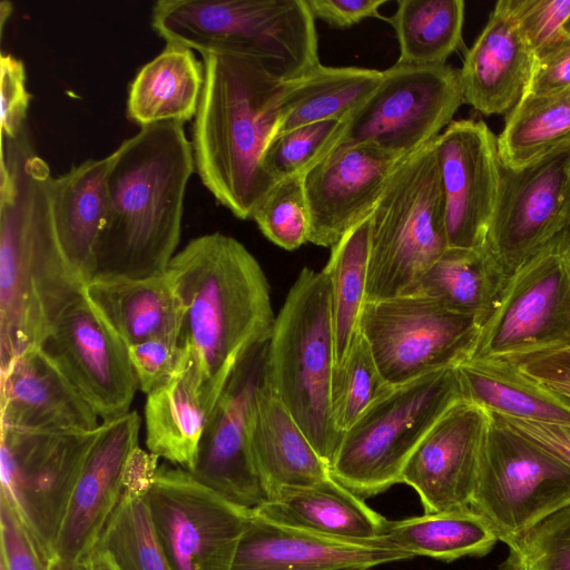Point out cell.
<instances>
[{
	"label": "cell",
	"instance_id": "50",
	"mask_svg": "<svg viewBox=\"0 0 570 570\" xmlns=\"http://www.w3.org/2000/svg\"><path fill=\"white\" fill-rule=\"evenodd\" d=\"M515 365L524 375L544 385L570 386V346L528 356Z\"/></svg>",
	"mask_w": 570,
	"mask_h": 570
},
{
	"label": "cell",
	"instance_id": "46",
	"mask_svg": "<svg viewBox=\"0 0 570 570\" xmlns=\"http://www.w3.org/2000/svg\"><path fill=\"white\" fill-rule=\"evenodd\" d=\"M1 138L14 139L27 127V116L31 99L27 90L26 68L20 59L1 53Z\"/></svg>",
	"mask_w": 570,
	"mask_h": 570
},
{
	"label": "cell",
	"instance_id": "53",
	"mask_svg": "<svg viewBox=\"0 0 570 570\" xmlns=\"http://www.w3.org/2000/svg\"><path fill=\"white\" fill-rule=\"evenodd\" d=\"M12 11V4L8 1H1L0 3V27L1 35H3V29L6 26V20L10 17Z\"/></svg>",
	"mask_w": 570,
	"mask_h": 570
},
{
	"label": "cell",
	"instance_id": "34",
	"mask_svg": "<svg viewBox=\"0 0 570 570\" xmlns=\"http://www.w3.org/2000/svg\"><path fill=\"white\" fill-rule=\"evenodd\" d=\"M381 540L413 558L446 562L484 556L499 541L488 521L472 508L387 521Z\"/></svg>",
	"mask_w": 570,
	"mask_h": 570
},
{
	"label": "cell",
	"instance_id": "13",
	"mask_svg": "<svg viewBox=\"0 0 570 570\" xmlns=\"http://www.w3.org/2000/svg\"><path fill=\"white\" fill-rule=\"evenodd\" d=\"M570 226V146L521 168L501 164L499 195L482 248L500 293L507 281Z\"/></svg>",
	"mask_w": 570,
	"mask_h": 570
},
{
	"label": "cell",
	"instance_id": "27",
	"mask_svg": "<svg viewBox=\"0 0 570 570\" xmlns=\"http://www.w3.org/2000/svg\"><path fill=\"white\" fill-rule=\"evenodd\" d=\"M254 511L285 527L348 541L381 540L389 521L331 475L313 485L282 489Z\"/></svg>",
	"mask_w": 570,
	"mask_h": 570
},
{
	"label": "cell",
	"instance_id": "32",
	"mask_svg": "<svg viewBox=\"0 0 570 570\" xmlns=\"http://www.w3.org/2000/svg\"><path fill=\"white\" fill-rule=\"evenodd\" d=\"M158 460L140 446L135 449L121 499L96 546L108 552L120 570H171L147 502V490L159 465Z\"/></svg>",
	"mask_w": 570,
	"mask_h": 570
},
{
	"label": "cell",
	"instance_id": "18",
	"mask_svg": "<svg viewBox=\"0 0 570 570\" xmlns=\"http://www.w3.org/2000/svg\"><path fill=\"white\" fill-rule=\"evenodd\" d=\"M445 200L449 247L482 249L494 213L501 161L482 120H453L434 139Z\"/></svg>",
	"mask_w": 570,
	"mask_h": 570
},
{
	"label": "cell",
	"instance_id": "16",
	"mask_svg": "<svg viewBox=\"0 0 570 570\" xmlns=\"http://www.w3.org/2000/svg\"><path fill=\"white\" fill-rule=\"evenodd\" d=\"M267 343L252 347L235 366L209 414L190 471L203 484L252 511L268 501L250 449V420L264 380Z\"/></svg>",
	"mask_w": 570,
	"mask_h": 570
},
{
	"label": "cell",
	"instance_id": "28",
	"mask_svg": "<svg viewBox=\"0 0 570 570\" xmlns=\"http://www.w3.org/2000/svg\"><path fill=\"white\" fill-rule=\"evenodd\" d=\"M112 154L88 159L52 178L51 205L62 252L83 285L94 278L95 252L108 209Z\"/></svg>",
	"mask_w": 570,
	"mask_h": 570
},
{
	"label": "cell",
	"instance_id": "26",
	"mask_svg": "<svg viewBox=\"0 0 570 570\" xmlns=\"http://www.w3.org/2000/svg\"><path fill=\"white\" fill-rule=\"evenodd\" d=\"M82 293L127 346L154 337L180 342L183 312L167 273L144 278L98 277Z\"/></svg>",
	"mask_w": 570,
	"mask_h": 570
},
{
	"label": "cell",
	"instance_id": "5",
	"mask_svg": "<svg viewBox=\"0 0 570 570\" xmlns=\"http://www.w3.org/2000/svg\"><path fill=\"white\" fill-rule=\"evenodd\" d=\"M151 27L167 43L250 57L288 81L321 65L306 0H159Z\"/></svg>",
	"mask_w": 570,
	"mask_h": 570
},
{
	"label": "cell",
	"instance_id": "44",
	"mask_svg": "<svg viewBox=\"0 0 570 570\" xmlns=\"http://www.w3.org/2000/svg\"><path fill=\"white\" fill-rule=\"evenodd\" d=\"M527 42L537 53L563 35L570 0H507Z\"/></svg>",
	"mask_w": 570,
	"mask_h": 570
},
{
	"label": "cell",
	"instance_id": "36",
	"mask_svg": "<svg viewBox=\"0 0 570 570\" xmlns=\"http://www.w3.org/2000/svg\"><path fill=\"white\" fill-rule=\"evenodd\" d=\"M500 161L521 168L570 146V88L549 92H523L497 137Z\"/></svg>",
	"mask_w": 570,
	"mask_h": 570
},
{
	"label": "cell",
	"instance_id": "19",
	"mask_svg": "<svg viewBox=\"0 0 570 570\" xmlns=\"http://www.w3.org/2000/svg\"><path fill=\"white\" fill-rule=\"evenodd\" d=\"M405 157L372 142L340 141L303 175L309 210L308 243L335 245L371 216Z\"/></svg>",
	"mask_w": 570,
	"mask_h": 570
},
{
	"label": "cell",
	"instance_id": "24",
	"mask_svg": "<svg viewBox=\"0 0 570 570\" xmlns=\"http://www.w3.org/2000/svg\"><path fill=\"white\" fill-rule=\"evenodd\" d=\"M534 53L510 11L500 0L459 70L464 102L483 115H501L521 98Z\"/></svg>",
	"mask_w": 570,
	"mask_h": 570
},
{
	"label": "cell",
	"instance_id": "9",
	"mask_svg": "<svg viewBox=\"0 0 570 570\" xmlns=\"http://www.w3.org/2000/svg\"><path fill=\"white\" fill-rule=\"evenodd\" d=\"M570 346V226L504 284L471 360L517 364Z\"/></svg>",
	"mask_w": 570,
	"mask_h": 570
},
{
	"label": "cell",
	"instance_id": "11",
	"mask_svg": "<svg viewBox=\"0 0 570 570\" xmlns=\"http://www.w3.org/2000/svg\"><path fill=\"white\" fill-rule=\"evenodd\" d=\"M101 432L1 428V497L45 553L56 541L83 463Z\"/></svg>",
	"mask_w": 570,
	"mask_h": 570
},
{
	"label": "cell",
	"instance_id": "29",
	"mask_svg": "<svg viewBox=\"0 0 570 570\" xmlns=\"http://www.w3.org/2000/svg\"><path fill=\"white\" fill-rule=\"evenodd\" d=\"M215 403L190 360L184 370L147 394V451L190 472Z\"/></svg>",
	"mask_w": 570,
	"mask_h": 570
},
{
	"label": "cell",
	"instance_id": "35",
	"mask_svg": "<svg viewBox=\"0 0 570 570\" xmlns=\"http://www.w3.org/2000/svg\"><path fill=\"white\" fill-rule=\"evenodd\" d=\"M371 216L352 227L331 247L328 262L323 268L330 281L334 379L342 371L360 334L361 315L366 303Z\"/></svg>",
	"mask_w": 570,
	"mask_h": 570
},
{
	"label": "cell",
	"instance_id": "10",
	"mask_svg": "<svg viewBox=\"0 0 570 570\" xmlns=\"http://www.w3.org/2000/svg\"><path fill=\"white\" fill-rule=\"evenodd\" d=\"M489 416L471 508L510 547L570 503V466Z\"/></svg>",
	"mask_w": 570,
	"mask_h": 570
},
{
	"label": "cell",
	"instance_id": "12",
	"mask_svg": "<svg viewBox=\"0 0 570 570\" xmlns=\"http://www.w3.org/2000/svg\"><path fill=\"white\" fill-rule=\"evenodd\" d=\"M481 324L420 294L366 302L360 332L390 386L469 360Z\"/></svg>",
	"mask_w": 570,
	"mask_h": 570
},
{
	"label": "cell",
	"instance_id": "31",
	"mask_svg": "<svg viewBox=\"0 0 570 570\" xmlns=\"http://www.w3.org/2000/svg\"><path fill=\"white\" fill-rule=\"evenodd\" d=\"M204 77V65L191 49L167 43L130 83L127 117L140 128L164 121L185 124L196 115Z\"/></svg>",
	"mask_w": 570,
	"mask_h": 570
},
{
	"label": "cell",
	"instance_id": "47",
	"mask_svg": "<svg viewBox=\"0 0 570 570\" xmlns=\"http://www.w3.org/2000/svg\"><path fill=\"white\" fill-rule=\"evenodd\" d=\"M570 88V37L564 33L534 53L523 92L549 94Z\"/></svg>",
	"mask_w": 570,
	"mask_h": 570
},
{
	"label": "cell",
	"instance_id": "37",
	"mask_svg": "<svg viewBox=\"0 0 570 570\" xmlns=\"http://www.w3.org/2000/svg\"><path fill=\"white\" fill-rule=\"evenodd\" d=\"M395 30L397 63L443 66L462 40V0H400L387 19Z\"/></svg>",
	"mask_w": 570,
	"mask_h": 570
},
{
	"label": "cell",
	"instance_id": "15",
	"mask_svg": "<svg viewBox=\"0 0 570 570\" xmlns=\"http://www.w3.org/2000/svg\"><path fill=\"white\" fill-rule=\"evenodd\" d=\"M347 120L341 141L372 142L406 157L433 141L464 104L459 70L395 62Z\"/></svg>",
	"mask_w": 570,
	"mask_h": 570
},
{
	"label": "cell",
	"instance_id": "49",
	"mask_svg": "<svg viewBox=\"0 0 570 570\" xmlns=\"http://www.w3.org/2000/svg\"><path fill=\"white\" fill-rule=\"evenodd\" d=\"M492 414L507 426L570 466V424L528 421Z\"/></svg>",
	"mask_w": 570,
	"mask_h": 570
},
{
	"label": "cell",
	"instance_id": "42",
	"mask_svg": "<svg viewBox=\"0 0 570 570\" xmlns=\"http://www.w3.org/2000/svg\"><path fill=\"white\" fill-rule=\"evenodd\" d=\"M498 570H570V503L510 546Z\"/></svg>",
	"mask_w": 570,
	"mask_h": 570
},
{
	"label": "cell",
	"instance_id": "33",
	"mask_svg": "<svg viewBox=\"0 0 570 570\" xmlns=\"http://www.w3.org/2000/svg\"><path fill=\"white\" fill-rule=\"evenodd\" d=\"M383 73L363 67L320 65L294 81L283 102L275 136L316 121L347 120L375 91Z\"/></svg>",
	"mask_w": 570,
	"mask_h": 570
},
{
	"label": "cell",
	"instance_id": "30",
	"mask_svg": "<svg viewBox=\"0 0 570 570\" xmlns=\"http://www.w3.org/2000/svg\"><path fill=\"white\" fill-rule=\"evenodd\" d=\"M463 399L502 416L570 424V397L524 375L515 364L465 360L456 366Z\"/></svg>",
	"mask_w": 570,
	"mask_h": 570
},
{
	"label": "cell",
	"instance_id": "38",
	"mask_svg": "<svg viewBox=\"0 0 570 570\" xmlns=\"http://www.w3.org/2000/svg\"><path fill=\"white\" fill-rule=\"evenodd\" d=\"M414 294L428 296L482 325L500 295L482 249L448 247L421 279Z\"/></svg>",
	"mask_w": 570,
	"mask_h": 570
},
{
	"label": "cell",
	"instance_id": "14",
	"mask_svg": "<svg viewBox=\"0 0 570 570\" xmlns=\"http://www.w3.org/2000/svg\"><path fill=\"white\" fill-rule=\"evenodd\" d=\"M147 502L171 570H232L252 510L166 463L154 474Z\"/></svg>",
	"mask_w": 570,
	"mask_h": 570
},
{
	"label": "cell",
	"instance_id": "3",
	"mask_svg": "<svg viewBox=\"0 0 570 570\" xmlns=\"http://www.w3.org/2000/svg\"><path fill=\"white\" fill-rule=\"evenodd\" d=\"M204 86L191 148L202 184L239 219H252L277 183L263 166L282 106L295 80L272 75L250 57L202 53Z\"/></svg>",
	"mask_w": 570,
	"mask_h": 570
},
{
	"label": "cell",
	"instance_id": "41",
	"mask_svg": "<svg viewBox=\"0 0 570 570\" xmlns=\"http://www.w3.org/2000/svg\"><path fill=\"white\" fill-rule=\"evenodd\" d=\"M252 219L267 239L286 250L308 243L311 222L303 176L278 180Z\"/></svg>",
	"mask_w": 570,
	"mask_h": 570
},
{
	"label": "cell",
	"instance_id": "52",
	"mask_svg": "<svg viewBox=\"0 0 570 570\" xmlns=\"http://www.w3.org/2000/svg\"><path fill=\"white\" fill-rule=\"evenodd\" d=\"M47 570H89V568L87 560L71 561L55 554L49 560Z\"/></svg>",
	"mask_w": 570,
	"mask_h": 570
},
{
	"label": "cell",
	"instance_id": "20",
	"mask_svg": "<svg viewBox=\"0 0 570 570\" xmlns=\"http://www.w3.org/2000/svg\"><path fill=\"white\" fill-rule=\"evenodd\" d=\"M489 412L461 399L413 451L402 483L417 493L424 513L471 508Z\"/></svg>",
	"mask_w": 570,
	"mask_h": 570
},
{
	"label": "cell",
	"instance_id": "40",
	"mask_svg": "<svg viewBox=\"0 0 570 570\" xmlns=\"http://www.w3.org/2000/svg\"><path fill=\"white\" fill-rule=\"evenodd\" d=\"M345 121L323 120L275 136L263 158L266 173L275 180L303 176L342 139Z\"/></svg>",
	"mask_w": 570,
	"mask_h": 570
},
{
	"label": "cell",
	"instance_id": "51",
	"mask_svg": "<svg viewBox=\"0 0 570 570\" xmlns=\"http://www.w3.org/2000/svg\"><path fill=\"white\" fill-rule=\"evenodd\" d=\"M89 570H120L108 552L96 548L87 559Z\"/></svg>",
	"mask_w": 570,
	"mask_h": 570
},
{
	"label": "cell",
	"instance_id": "7",
	"mask_svg": "<svg viewBox=\"0 0 570 570\" xmlns=\"http://www.w3.org/2000/svg\"><path fill=\"white\" fill-rule=\"evenodd\" d=\"M448 247L433 140L401 161L372 213L366 302L414 294Z\"/></svg>",
	"mask_w": 570,
	"mask_h": 570
},
{
	"label": "cell",
	"instance_id": "4",
	"mask_svg": "<svg viewBox=\"0 0 570 570\" xmlns=\"http://www.w3.org/2000/svg\"><path fill=\"white\" fill-rule=\"evenodd\" d=\"M166 273L181 306L180 343L217 401L242 357L271 338L276 316L267 278L240 242L218 232L193 238Z\"/></svg>",
	"mask_w": 570,
	"mask_h": 570
},
{
	"label": "cell",
	"instance_id": "55",
	"mask_svg": "<svg viewBox=\"0 0 570 570\" xmlns=\"http://www.w3.org/2000/svg\"><path fill=\"white\" fill-rule=\"evenodd\" d=\"M563 33L568 37H570V16L568 17L564 26H563V29H562Z\"/></svg>",
	"mask_w": 570,
	"mask_h": 570
},
{
	"label": "cell",
	"instance_id": "1",
	"mask_svg": "<svg viewBox=\"0 0 570 570\" xmlns=\"http://www.w3.org/2000/svg\"><path fill=\"white\" fill-rule=\"evenodd\" d=\"M0 361L40 346L83 284L60 246L51 205L52 176L26 130L1 138Z\"/></svg>",
	"mask_w": 570,
	"mask_h": 570
},
{
	"label": "cell",
	"instance_id": "22",
	"mask_svg": "<svg viewBox=\"0 0 570 570\" xmlns=\"http://www.w3.org/2000/svg\"><path fill=\"white\" fill-rule=\"evenodd\" d=\"M412 558L383 540L328 538L275 523L253 510L232 570H371Z\"/></svg>",
	"mask_w": 570,
	"mask_h": 570
},
{
	"label": "cell",
	"instance_id": "45",
	"mask_svg": "<svg viewBox=\"0 0 570 570\" xmlns=\"http://www.w3.org/2000/svg\"><path fill=\"white\" fill-rule=\"evenodd\" d=\"M0 520V570H47L50 558L3 497H1Z\"/></svg>",
	"mask_w": 570,
	"mask_h": 570
},
{
	"label": "cell",
	"instance_id": "23",
	"mask_svg": "<svg viewBox=\"0 0 570 570\" xmlns=\"http://www.w3.org/2000/svg\"><path fill=\"white\" fill-rule=\"evenodd\" d=\"M99 420L41 345L1 365V428L91 431Z\"/></svg>",
	"mask_w": 570,
	"mask_h": 570
},
{
	"label": "cell",
	"instance_id": "25",
	"mask_svg": "<svg viewBox=\"0 0 570 570\" xmlns=\"http://www.w3.org/2000/svg\"><path fill=\"white\" fill-rule=\"evenodd\" d=\"M250 449L268 501L282 489L313 485L331 475L328 464L264 380L253 406Z\"/></svg>",
	"mask_w": 570,
	"mask_h": 570
},
{
	"label": "cell",
	"instance_id": "48",
	"mask_svg": "<svg viewBox=\"0 0 570 570\" xmlns=\"http://www.w3.org/2000/svg\"><path fill=\"white\" fill-rule=\"evenodd\" d=\"M314 19L322 20L333 28H350L365 19L379 18L380 7L386 0H306Z\"/></svg>",
	"mask_w": 570,
	"mask_h": 570
},
{
	"label": "cell",
	"instance_id": "54",
	"mask_svg": "<svg viewBox=\"0 0 570 570\" xmlns=\"http://www.w3.org/2000/svg\"><path fill=\"white\" fill-rule=\"evenodd\" d=\"M547 386H550V385H547ZM552 389H554L556 391L560 392L561 394L570 397V386H564V385H556V386H550Z\"/></svg>",
	"mask_w": 570,
	"mask_h": 570
},
{
	"label": "cell",
	"instance_id": "43",
	"mask_svg": "<svg viewBox=\"0 0 570 570\" xmlns=\"http://www.w3.org/2000/svg\"><path fill=\"white\" fill-rule=\"evenodd\" d=\"M129 360L138 383L146 394L184 370L188 350L177 338L154 337L128 346Z\"/></svg>",
	"mask_w": 570,
	"mask_h": 570
},
{
	"label": "cell",
	"instance_id": "17",
	"mask_svg": "<svg viewBox=\"0 0 570 570\" xmlns=\"http://www.w3.org/2000/svg\"><path fill=\"white\" fill-rule=\"evenodd\" d=\"M101 423L130 412L138 383L128 346L83 293L58 315L41 345Z\"/></svg>",
	"mask_w": 570,
	"mask_h": 570
},
{
	"label": "cell",
	"instance_id": "2",
	"mask_svg": "<svg viewBox=\"0 0 570 570\" xmlns=\"http://www.w3.org/2000/svg\"><path fill=\"white\" fill-rule=\"evenodd\" d=\"M111 154L92 279L163 275L180 239L185 194L195 171L184 124L141 127Z\"/></svg>",
	"mask_w": 570,
	"mask_h": 570
},
{
	"label": "cell",
	"instance_id": "39",
	"mask_svg": "<svg viewBox=\"0 0 570 570\" xmlns=\"http://www.w3.org/2000/svg\"><path fill=\"white\" fill-rule=\"evenodd\" d=\"M391 387L393 386L383 379L371 348L360 332L342 371L333 381L332 412L336 429L344 433Z\"/></svg>",
	"mask_w": 570,
	"mask_h": 570
},
{
	"label": "cell",
	"instance_id": "6",
	"mask_svg": "<svg viewBox=\"0 0 570 570\" xmlns=\"http://www.w3.org/2000/svg\"><path fill=\"white\" fill-rule=\"evenodd\" d=\"M334 374L330 281L323 269L304 267L275 317L267 343L264 383L328 466L343 436L332 412Z\"/></svg>",
	"mask_w": 570,
	"mask_h": 570
},
{
	"label": "cell",
	"instance_id": "8",
	"mask_svg": "<svg viewBox=\"0 0 570 570\" xmlns=\"http://www.w3.org/2000/svg\"><path fill=\"white\" fill-rule=\"evenodd\" d=\"M461 399L456 367L391 387L343 433L331 476L363 500L402 483L413 451Z\"/></svg>",
	"mask_w": 570,
	"mask_h": 570
},
{
	"label": "cell",
	"instance_id": "21",
	"mask_svg": "<svg viewBox=\"0 0 570 570\" xmlns=\"http://www.w3.org/2000/svg\"><path fill=\"white\" fill-rule=\"evenodd\" d=\"M141 419L137 411L101 423L71 493L56 541L55 554L85 561L124 493L130 456L139 446Z\"/></svg>",
	"mask_w": 570,
	"mask_h": 570
}]
</instances>
